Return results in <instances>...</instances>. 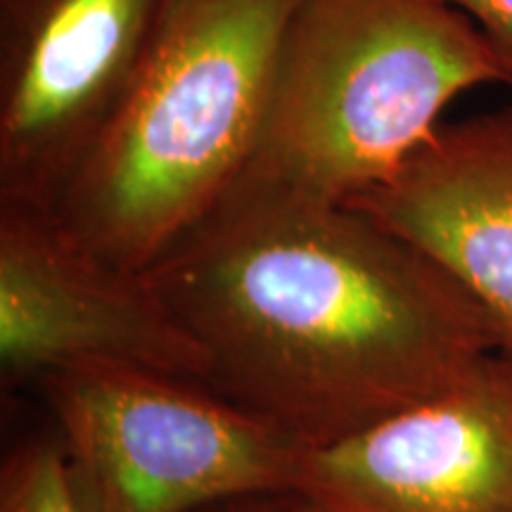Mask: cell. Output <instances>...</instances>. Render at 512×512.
Returning <instances> with one entry per match:
<instances>
[{"instance_id": "6", "label": "cell", "mask_w": 512, "mask_h": 512, "mask_svg": "<svg viewBox=\"0 0 512 512\" xmlns=\"http://www.w3.org/2000/svg\"><path fill=\"white\" fill-rule=\"evenodd\" d=\"M0 366L41 382L79 366L207 380V356L145 271L114 264L53 209L0 204Z\"/></svg>"}, {"instance_id": "9", "label": "cell", "mask_w": 512, "mask_h": 512, "mask_svg": "<svg viewBox=\"0 0 512 512\" xmlns=\"http://www.w3.org/2000/svg\"><path fill=\"white\" fill-rule=\"evenodd\" d=\"M0 512H93L55 437L17 444L0 467Z\"/></svg>"}, {"instance_id": "3", "label": "cell", "mask_w": 512, "mask_h": 512, "mask_svg": "<svg viewBox=\"0 0 512 512\" xmlns=\"http://www.w3.org/2000/svg\"><path fill=\"white\" fill-rule=\"evenodd\" d=\"M482 83L510 86L508 69L446 0H299L238 183L349 204L399 174Z\"/></svg>"}, {"instance_id": "7", "label": "cell", "mask_w": 512, "mask_h": 512, "mask_svg": "<svg viewBox=\"0 0 512 512\" xmlns=\"http://www.w3.org/2000/svg\"><path fill=\"white\" fill-rule=\"evenodd\" d=\"M294 494L309 512H512V358L309 448Z\"/></svg>"}, {"instance_id": "5", "label": "cell", "mask_w": 512, "mask_h": 512, "mask_svg": "<svg viewBox=\"0 0 512 512\" xmlns=\"http://www.w3.org/2000/svg\"><path fill=\"white\" fill-rule=\"evenodd\" d=\"M159 0H0V204L55 209L124 105Z\"/></svg>"}, {"instance_id": "1", "label": "cell", "mask_w": 512, "mask_h": 512, "mask_svg": "<svg viewBox=\"0 0 512 512\" xmlns=\"http://www.w3.org/2000/svg\"><path fill=\"white\" fill-rule=\"evenodd\" d=\"M145 273L207 356L204 382L306 448L498 354L465 287L349 204L238 183Z\"/></svg>"}, {"instance_id": "8", "label": "cell", "mask_w": 512, "mask_h": 512, "mask_svg": "<svg viewBox=\"0 0 512 512\" xmlns=\"http://www.w3.org/2000/svg\"><path fill=\"white\" fill-rule=\"evenodd\" d=\"M349 207L432 256L512 358V102L437 133Z\"/></svg>"}, {"instance_id": "2", "label": "cell", "mask_w": 512, "mask_h": 512, "mask_svg": "<svg viewBox=\"0 0 512 512\" xmlns=\"http://www.w3.org/2000/svg\"><path fill=\"white\" fill-rule=\"evenodd\" d=\"M299 0H159L138 72L53 209L147 271L238 183Z\"/></svg>"}, {"instance_id": "10", "label": "cell", "mask_w": 512, "mask_h": 512, "mask_svg": "<svg viewBox=\"0 0 512 512\" xmlns=\"http://www.w3.org/2000/svg\"><path fill=\"white\" fill-rule=\"evenodd\" d=\"M446 3L458 8L482 29L508 69L512 86V0H446Z\"/></svg>"}, {"instance_id": "4", "label": "cell", "mask_w": 512, "mask_h": 512, "mask_svg": "<svg viewBox=\"0 0 512 512\" xmlns=\"http://www.w3.org/2000/svg\"><path fill=\"white\" fill-rule=\"evenodd\" d=\"M38 384L93 512H200L294 491L309 451L192 377L79 366Z\"/></svg>"}, {"instance_id": "11", "label": "cell", "mask_w": 512, "mask_h": 512, "mask_svg": "<svg viewBox=\"0 0 512 512\" xmlns=\"http://www.w3.org/2000/svg\"><path fill=\"white\" fill-rule=\"evenodd\" d=\"M200 512H309L294 491H275V494H254L211 505Z\"/></svg>"}]
</instances>
